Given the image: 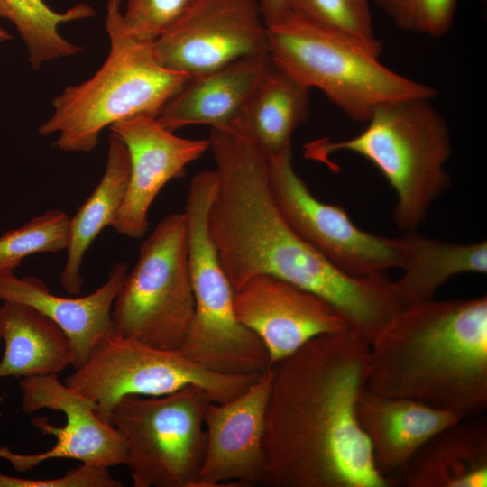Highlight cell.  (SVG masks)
Wrapping results in <instances>:
<instances>
[{
	"instance_id": "obj_1",
	"label": "cell",
	"mask_w": 487,
	"mask_h": 487,
	"mask_svg": "<svg viewBox=\"0 0 487 487\" xmlns=\"http://www.w3.org/2000/svg\"><path fill=\"white\" fill-rule=\"evenodd\" d=\"M369 344L350 330L313 337L272 365L264 448L275 487H390L356 418Z\"/></svg>"
},
{
	"instance_id": "obj_2",
	"label": "cell",
	"mask_w": 487,
	"mask_h": 487,
	"mask_svg": "<svg viewBox=\"0 0 487 487\" xmlns=\"http://www.w3.org/2000/svg\"><path fill=\"white\" fill-rule=\"evenodd\" d=\"M208 141L218 179L208 227L234 291L256 275H273L326 299L360 336L374 335L396 307L391 281L352 277L302 240L273 200L267 159L248 141L220 129Z\"/></svg>"
},
{
	"instance_id": "obj_3",
	"label": "cell",
	"mask_w": 487,
	"mask_h": 487,
	"mask_svg": "<svg viewBox=\"0 0 487 487\" xmlns=\"http://www.w3.org/2000/svg\"><path fill=\"white\" fill-rule=\"evenodd\" d=\"M366 390L462 418L487 409V297L403 307L369 345Z\"/></svg>"
},
{
	"instance_id": "obj_4",
	"label": "cell",
	"mask_w": 487,
	"mask_h": 487,
	"mask_svg": "<svg viewBox=\"0 0 487 487\" xmlns=\"http://www.w3.org/2000/svg\"><path fill=\"white\" fill-rule=\"evenodd\" d=\"M105 23L110 43L105 62L89 79L57 96L52 115L38 129L41 136L56 134L53 145L60 151L90 152L105 128L134 116L157 117L190 79L165 68L152 42L125 30L122 0H107Z\"/></svg>"
},
{
	"instance_id": "obj_5",
	"label": "cell",
	"mask_w": 487,
	"mask_h": 487,
	"mask_svg": "<svg viewBox=\"0 0 487 487\" xmlns=\"http://www.w3.org/2000/svg\"><path fill=\"white\" fill-rule=\"evenodd\" d=\"M433 98L410 97L377 106L357 135L322 141L309 154L325 161L335 152L358 154L373 164L393 188V219L400 231L418 230L434 202L452 184L446 164L451 133Z\"/></svg>"
},
{
	"instance_id": "obj_6",
	"label": "cell",
	"mask_w": 487,
	"mask_h": 487,
	"mask_svg": "<svg viewBox=\"0 0 487 487\" xmlns=\"http://www.w3.org/2000/svg\"><path fill=\"white\" fill-rule=\"evenodd\" d=\"M267 26L273 64L322 91L351 120L366 123L377 106L390 101L436 96L435 87L381 63L379 40L323 27L291 11Z\"/></svg>"
},
{
	"instance_id": "obj_7",
	"label": "cell",
	"mask_w": 487,
	"mask_h": 487,
	"mask_svg": "<svg viewBox=\"0 0 487 487\" xmlns=\"http://www.w3.org/2000/svg\"><path fill=\"white\" fill-rule=\"evenodd\" d=\"M217 183L216 170L197 173L190 180L183 211L195 308L180 351L213 372L260 374L271 367L269 353L236 317L234 291L209 232L208 212Z\"/></svg>"
},
{
	"instance_id": "obj_8",
	"label": "cell",
	"mask_w": 487,
	"mask_h": 487,
	"mask_svg": "<svg viewBox=\"0 0 487 487\" xmlns=\"http://www.w3.org/2000/svg\"><path fill=\"white\" fill-rule=\"evenodd\" d=\"M212 401L207 390L188 385L163 395H127L116 403L109 423L124 442L133 487L196 486Z\"/></svg>"
},
{
	"instance_id": "obj_9",
	"label": "cell",
	"mask_w": 487,
	"mask_h": 487,
	"mask_svg": "<svg viewBox=\"0 0 487 487\" xmlns=\"http://www.w3.org/2000/svg\"><path fill=\"white\" fill-rule=\"evenodd\" d=\"M195 301L184 213H171L142 242L112 308L116 332L150 345L180 350Z\"/></svg>"
},
{
	"instance_id": "obj_10",
	"label": "cell",
	"mask_w": 487,
	"mask_h": 487,
	"mask_svg": "<svg viewBox=\"0 0 487 487\" xmlns=\"http://www.w3.org/2000/svg\"><path fill=\"white\" fill-rule=\"evenodd\" d=\"M260 374L213 372L180 350L158 348L115 333L101 339L64 382L93 400L97 417L109 423L114 407L127 395H163L196 385L222 403L242 394Z\"/></svg>"
},
{
	"instance_id": "obj_11",
	"label": "cell",
	"mask_w": 487,
	"mask_h": 487,
	"mask_svg": "<svg viewBox=\"0 0 487 487\" xmlns=\"http://www.w3.org/2000/svg\"><path fill=\"white\" fill-rule=\"evenodd\" d=\"M269 187L293 231L345 273L358 279L401 267L395 237L358 227L344 207L317 198L297 173L291 146L267 159Z\"/></svg>"
},
{
	"instance_id": "obj_12",
	"label": "cell",
	"mask_w": 487,
	"mask_h": 487,
	"mask_svg": "<svg viewBox=\"0 0 487 487\" xmlns=\"http://www.w3.org/2000/svg\"><path fill=\"white\" fill-rule=\"evenodd\" d=\"M152 46L165 68L193 78L269 53L268 26L259 0H200Z\"/></svg>"
},
{
	"instance_id": "obj_13",
	"label": "cell",
	"mask_w": 487,
	"mask_h": 487,
	"mask_svg": "<svg viewBox=\"0 0 487 487\" xmlns=\"http://www.w3.org/2000/svg\"><path fill=\"white\" fill-rule=\"evenodd\" d=\"M22 391L21 409L25 414L41 409L60 411L66 424L58 427L45 417H33L32 425L41 435L56 437L54 446L33 455L16 454L9 447H0V457L7 460L18 472L29 471L44 461L69 458L108 469L124 464L126 453L117 430L100 419L96 404L76 389L60 382L57 374L23 377L19 381Z\"/></svg>"
},
{
	"instance_id": "obj_14",
	"label": "cell",
	"mask_w": 487,
	"mask_h": 487,
	"mask_svg": "<svg viewBox=\"0 0 487 487\" xmlns=\"http://www.w3.org/2000/svg\"><path fill=\"white\" fill-rule=\"evenodd\" d=\"M272 375L271 366L242 394L207 406L206 450L195 487L268 483L264 435Z\"/></svg>"
},
{
	"instance_id": "obj_15",
	"label": "cell",
	"mask_w": 487,
	"mask_h": 487,
	"mask_svg": "<svg viewBox=\"0 0 487 487\" xmlns=\"http://www.w3.org/2000/svg\"><path fill=\"white\" fill-rule=\"evenodd\" d=\"M239 321L265 345L271 366L319 335L350 330L321 296L270 274H259L234 291Z\"/></svg>"
},
{
	"instance_id": "obj_16",
	"label": "cell",
	"mask_w": 487,
	"mask_h": 487,
	"mask_svg": "<svg viewBox=\"0 0 487 487\" xmlns=\"http://www.w3.org/2000/svg\"><path fill=\"white\" fill-rule=\"evenodd\" d=\"M109 129L124 142L130 158L127 191L112 227L139 239L148 231L149 211L161 188L209 150V141L178 136L152 116L131 117Z\"/></svg>"
},
{
	"instance_id": "obj_17",
	"label": "cell",
	"mask_w": 487,
	"mask_h": 487,
	"mask_svg": "<svg viewBox=\"0 0 487 487\" xmlns=\"http://www.w3.org/2000/svg\"><path fill=\"white\" fill-rule=\"evenodd\" d=\"M127 273V265L118 262L102 286L86 296L74 298L51 293L36 277L0 274V299L28 305L56 323L70 339L72 366L76 369L87 361L101 339L117 333L112 308Z\"/></svg>"
},
{
	"instance_id": "obj_18",
	"label": "cell",
	"mask_w": 487,
	"mask_h": 487,
	"mask_svg": "<svg viewBox=\"0 0 487 487\" xmlns=\"http://www.w3.org/2000/svg\"><path fill=\"white\" fill-rule=\"evenodd\" d=\"M272 66L262 53L190 78L156 118L171 132L196 124L229 130Z\"/></svg>"
},
{
	"instance_id": "obj_19",
	"label": "cell",
	"mask_w": 487,
	"mask_h": 487,
	"mask_svg": "<svg viewBox=\"0 0 487 487\" xmlns=\"http://www.w3.org/2000/svg\"><path fill=\"white\" fill-rule=\"evenodd\" d=\"M356 418L370 442L374 465L387 479L435 434L462 418L418 400L366 389L357 400Z\"/></svg>"
},
{
	"instance_id": "obj_20",
	"label": "cell",
	"mask_w": 487,
	"mask_h": 487,
	"mask_svg": "<svg viewBox=\"0 0 487 487\" xmlns=\"http://www.w3.org/2000/svg\"><path fill=\"white\" fill-rule=\"evenodd\" d=\"M462 418L429 438L399 470L390 486L486 487L487 420Z\"/></svg>"
},
{
	"instance_id": "obj_21",
	"label": "cell",
	"mask_w": 487,
	"mask_h": 487,
	"mask_svg": "<svg viewBox=\"0 0 487 487\" xmlns=\"http://www.w3.org/2000/svg\"><path fill=\"white\" fill-rule=\"evenodd\" d=\"M310 88L274 64L262 79L230 131L266 159L291 146V135L309 114Z\"/></svg>"
},
{
	"instance_id": "obj_22",
	"label": "cell",
	"mask_w": 487,
	"mask_h": 487,
	"mask_svg": "<svg viewBox=\"0 0 487 487\" xmlns=\"http://www.w3.org/2000/svg\"><path fill=\"white\" fill-rule=\"evenodd\" d=\"M0 338L5 342L0 378L58 375L73 364L72 344L66 333L28 305L3 301Z\"/></svg>"
},
{
	"instance_id": "obj_23",
	"label": "cell",
	"mask_w": 487,
	"mask_h": 487,
	"mask_svg": "<svg viewBox=\"0 0 487 487\" xmlns=\"http://www.w3.org/2000/svg\"><path fill=\"white\" fill-rule=\"evenodd\" d=\"M403 233L395 237L403 273L393 281L402 308L433 299L455 275L487 272L485 240L455 244L424 236L417 230Z\"/></svg>"
},
{
	"instance_id": "obj_24",
	"label": "cell",
	"mask_w": 487,
	"mask_h": 487,
	"mask_svg": "<svg viewBox=\"0 0 487 487\" xmlns=\"http://www.w3.org/2000/svg\"><path fill=\"white\" fill-rule=\"evenodd\" d=\"M130 178V158L121 138L108 136L105 172L72 217H69L67 259L60 276L63 289L78 294L83 286L81 265L87 249L100 232L112 227L124 203Z\"/></svg>"
},
{
	"instance_id": "obj_25",
	"label": "cell",
	"mask_w": 487,
	"mask_h": 487,
	"mask_svg": "<svg viewBox=\"0 0 487 487\" xmlns=\"http://www.w3.org/2000/svg\"><path fill=\"white\" fill-rule=\"evenodd\" d=\"M95 9L79 3L63 13L51 9L44 0H0V18L11 22L28 51L32 69H39L44 63L73 56L82 51L60 32L61 23L91 18Z\"/></svg>"
},
{
	"instance_id": "obj_26",
	"label": "cell",
	"mask_w": 487,
	"mask_h": 487,
	"mask_svg": "<svg viewBox=\"0 0 487 487\" xmlns=\"http://www.w3.org/2000/svg\"><path fill=\"white\" fill-rule=\"evenodd\" d=\"M69 216L60 209L39 215L0 236V274L14 272L26 257L66 250Z\"/></svg>"
},
{
	"instance_id": "obj_27",
	"label": "cell",
	"mask_w": 487,
	"mask_h": 487,
	"mask_svg": "<svg viewBox=\"0 0 487 487\" xmlns=\"http://www.w3.org/2000/svg\"><path fill=\"white\" fill-rule=\"evenodd\" d=\"M369 0H287L289 11L317 25L366 41L374 35Z\"/></svg>"
},
{
	"instance_id": "obj_28",
	"label": "cell",
	"mask_w": 487,
	"mask_h": 487,
	"mask_svg": "<svg viewBox=\"0 0 487 487\" xmlns=\"http://www.w3.org/2000/svg\"><path fill=\"white\" fill-rule=\"evenodd\" d=\"M399 28L431 37L446 35L453 25L458 0H369Z\"/></svg>"
},
{
	"instance_id": "obj_29",
	"label": "cell",
	"mask_w": 487,
	"mask_h": 487,
	"mask_svg": "<svg viewBox=\"0 0 487 487\" xmlns=\"http://www.w3.org/2000/svg\"><path fill=\"white\" fill-rule=\"evenodd\" d=\"M200 0H125L122 20L134 38L152 42L183 18Z\"/></svg>"
},
{
	"instance_id": "obj_30",
	"label": "cell",
	"mask_w": 487,
	"mask_h": 487,
	"mask_svg": "<svg viewBox=\"0 0 487 487\" xmlns=\"http://www.w3.org/2000/svg\"><path fill=\"white\" fill-rule=\"evenodd\" d=\"M84 482V474L77 467L63 476L42 480L14 477L0 473V487H81Z\"/></svg>"
},
{
	"instance_id": "obj_31",
	"label": "cell",
	"mask_w": 487,
	"mask_h": 487,
	"mask_svg": "<svg viewBox=\"0 0 487 487\" xmlns=\"http://www.w3.org/2000/svg\"><path fill=\"white\" fill-rule=\"evenodd\" d=\"M259 2L267 25L276 22L289 12L287 0H259Z\"/></svg>"
},
{
	"instance_id": "obj_32",
	"label": "cell",
	"mask_w": 487,
	"mask_h": 487,
	"mask_svg": "<svg viewBox=\"0 0 487 487\" xmlns=\"http://www.w3.org/2000/svg\"><path fill=\"white\" fill-rule=\"evenodd\" d=\"M12 38V35L7 31L0 27V42L9 41Z\"/></svg>"
}]
</instances>
